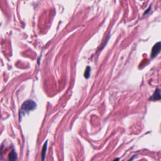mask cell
I'll use <instances>...</instances> for the list:
<instances>
[{"mask_svg": "<svg viewBox=\"0 0 161 161\" xmlns=\"http://www.w3.org/2000/svg\"><path fill=\"white\" fill-rule=\"evenodd\" d=\"M37 106L36 103L33 100H27L25 101L22 104L20 110V118L21 119L23 115L29 113L30 111L33 110Z\"/></svg>", "mask_w": 161, "mask_h": 161, "instance_id": "1", "label": "cell"}, {"mask_svg": "<svg viewBox=\"0 0 161 161\" xmlns=\"http://www.w3.org/2000/svg\"><path fill=\"white\" fill-rule=\"evenodd\" d=\"M161 51V42H157L155 44L154 47L152 49L151 52V57L152 58H155L157 55L160 53Z\"/></svg>", "mask_w": 161, "mask_h": 161, "instance_id": "2", "label": "cell"}, {"mask_svg": "<svg viewBox=\"0 0 161 161\" xmlns=\"http://www.w3.org/2000/svg\"><path fill=\"white\" fill-rule=\"evenodd\" d=\"M161 99V94L160 93V90L159 89H156L154 93L149 98V100L153 101H156Z\"/></svg>", "mask_w": 161, "mask_h": 161, "instance_id": "3", "label": "cell"}, {"mask_svg": "<svg viewBox=\"0 0 161 161\" xmlns=\"http://www.w3.org/2000/svg\"><path fill=\"white\" fill-rule=\"evenodd\" d=\"M17 155L14 150H12L9 154V161H16Z\"/></svg>", "mask_w": 161, "mask_h": 161, "instance_id": "4", "label": "cell"}, {"mask_svg": "<svg viewBox=\"0 0 161 161\" xmlns=\"http://www.w3.org/2000/svg\"><path fill=\"white\" fill-rule=\"evenodd\" d=\"M47 148V141H46L45 143H44V147H43L42 148V161H44V160H45Z\"/></svg>", "mask_w": 161, "mask_h": 161, "instance_id": "5", "label": "cell"}, {"mask_svg": "<svg viewBox=\"0 0 161 161\" xmlns=\"http://www.w3.org/2000/svg\"><path fill=\"white\" fill-rule=\"evenodd\" d=\"M90 74H91V67L90 66H88L84 72V77L86 79H89Z\"/></svg>", "mask_w": 161, "mask_h": 161, "instance_id": "6", "label": "cell"}, {"mask_svg": "<svg viewBox=\"0 0 161 161\" xmlns=\"http://www.w3.org/2000/svg\"><path fill=\"white\" fill-rule=\"evenodd\" d=\"M150 8H151V6H150L149 8H148V9H147V10L145 12V13H144V14H143V15H146V14H147V13H148V12H150Z\"/></svg>", "mask_w": 161, "mask_h": 161, "instance_id": "7", "label": "cell"}, {"mask_svg": "<svg viewBox=\"0 0 161 161\" xmlns=\"http://www.w3.org/2000/svg\"><path fill=\"white\" fill-rule=\"evenodd\" d=\"M135 157H136V155H134V157H132L131 158V159H130L129 160V161H134V159H135Z\"/></svg>", "mask_w": 161, "mask_h": 161, "instance_id": "8", "label": "cell"}, {"mask_svg": "<svg viewBox=\"0 0 161 161\" xmlns=\"http://www.w3.org/2000/svg\"><path fill=\"white\" fill-rule=\"evenodd\" d=\"M113 161H120V158H116Z\"/></svg>", "mask_w": 161, "mask_h": 161, "instance_id": "9", "label": "cell"}]
</instances>
